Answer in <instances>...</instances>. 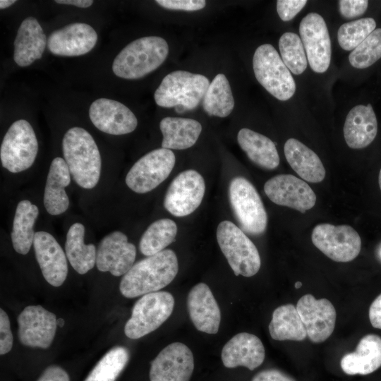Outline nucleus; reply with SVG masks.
I'll use <instances>...</instances> for the list:
<instances>
[{
  "label": "nucleus",
  "mask_w": 381,
  "mask_h": 381,
  "mask_svg": "<svg viewBox=\"0 0 381 381\" xmlns=\"http://www.w3.org/2000/svg\"><path fill=\"white\" fill-rule=\"evenodd\" d=\"M178 270L175 253L163 250L134 264L123 276L120 291L128 298L158 291L173 281Z\"/></svg>",
  "instance_id": "nucleus-1"
},
{
  "label": "nucleus",
  "mask_w": 381,
  "mask_h": 381,
  "mask_svg": "<svg viewBox=\"0 0 381 381\" xmlns=\"http://www.w3.org/2000/svg\"><path fill=\"white\" fill-rule=\"evenodd\" d=\"M63 154L76 183L86 189L93 188L100 177L102 160L97 145L86 130L73 127L65 133Z\"/></svg>",
  "instance_id": "nucleus-2"
},
{
  "label": "nucleus",
  "mask_w": 381,
  "mask_h": 381,
  "mask_svg": "<svg viewBox=\"0 0 381 381\" xmlns=\"http://www.w3.org/2000/svg\"><path fill=\"white\" fill-rule=\"evenodd\" d=\"M169 46L157 36L143 37L126 46L112 64L114 73L125 79H138L156 70L165 61Z\"/></svg>",
  "instance_id": "nucleus-3"
},
{
  "label": "nucleus",
  "mask_w": 381,
  "mask_h": 381,
  "mask_svg": "<svg viewBox=\"0 0 381 381\" xmlns=\"http://www.w3.org/2000/svg\"><path fill=\"white\" fill-rule=\"evenodd\" d=\"M210 83L203 75L175 71L163 78L155 92V101L162 107H174L178 113L192 110L203 99Z\"/></svg>",
  "instance_id": "nucleus-4"
},
{
  "label": "nucleus",
  "mask_w": 381,
  "mask_h": 381,
  "mask_svg": "<svg viewBox=\"0 0 381 381\" xmlns=\"http://www.w3.org/2000/svg\"><path fill=\"white\" fill-rule=\"evenodd\" d=\"M220 249L236 276L249 277L260 270L258 250L250 239L233 222H221L217 229Z\"/></svg>",
  "instance_id": "nucleus-5"
},
{
  "label": "nucleus",
  "mask_w": 381,
  "mask_h": 381,
  "mask_svg": "<svg viewBox=\"0 0 381 381\" xmlns=\"http://www.w3.org/2000/svg\"><path fill=\"white\" fill-rule=\"evenodd\" d=\"M253 68L260 84L279 100H288L294 95V80L272 45L264 44L256 49Z\"/></svg>",
  "instance_id": "nucleus-6"
},
{
  "label": "nucleus",
  "mask_w": 381,
  "mask_h": 381,
  "mask_svg": "<svg viewBox=\"0 0 381 381\" xmlns=\"http://www.w3.org/2000/svg\"><path fill=\"white\" fill-rule=\"evenodd\" d=\"M174 306L173 296L167 291L143 295L132 310L124 327L126 336L136 339L155 331L171 315Z\"/></svg>",
  "instance_id": "nucleus-7"
},
{
  "label": "nucleus",
  "mask_w": 381,
  "mask_h": 381,
  "mask_svg": "<svg viewBox=\"0 0 381 381\" xmlns=\"http://www.w3.org/2000/svg\"><path fill=\"white\" fill-rule=\"evenodd\" d=\"M37 151V140L32 126L24 119L16 121L1 145V164L11 173L25 171L34 163Z\"/></svg>",
  "instance_id": "nucleus-8"
},
{
  "label": "nucleus",
  "mask_w": 381,
  "mask_h": 381,
  "mask_svg": "<svg viewBox=\"0 0 381 381\" xmlns=\"http://www.w3.org/2000/svg\"><path fill=\"white\" fill-rule=\"evenodd\" d=\"M229 193L231 207L242 229L251 234L263 233L267 216L253 185L246 179L237 176L231 180Z\"/></svg>",
  "instance_id": "nucleus-9"
},
{
  "label": "nucleus",
  "mask_w": 381,
  "mask_h": 381,
  "mask_svg": "<svg viewBox=\"0 0 381 381\" xmlns=\"http://www.w3.org/2000/svg\"><path fill=\"white\" fill-rule=\"evenodd\" d=\"M175 160L171 150L161 147L152 150L131 168L126 177V185L138 193L152 190L169 176Z\"/></svg>",
  "instance_id": "nucleus-10"
},
{
  "label": "nucleus",
  "mask_w": 381,
  "mask_h": 381,
  "mask_svg": "<svg viewBox=\"0 0 381 381\" xmlns=\"http://www.w3.org/2000/svg\"><path fill=\"white\" fill-rule=\"evenodd\" d=\"M311 239L322 253L339 262L353 260L361 248L359 234L349 225L318 224L313 230Z\"/></svg>",
  "instance_id": "nucleus-11"
},
{
  "label": "nucleus",
  "mask_w": 381,
  "mask_h": 381,
  "mask_svg": "<svg viewBox=\"0 0 381 381\" xmlns=\"http://www.w3.org/2000/svg\"><path fill=\"white\" fill-rule=\"evenodd\" d=\"M205 191L203 177L195 170H186L171 181L164 197V206L175 217L187 216L199 207Z\"/></svg>",
  "instance_id": "nucleus-12"
},
{
  "label": "nucleus",
  "mask_w": 381,
  "mask_h": 381,
  "mask_svg": "<svg viewBox=\"0 0 381 381\" xmlns=\"http://www.w3.org/2000/svg\"><path fill=\"white\" fill-rule=\"evenodd\" d=\"M299 32L311 69L325 72L330 64L332 47L325 20L318 13H310L301 20Z\"/></svg>",
  "instance_id": "nucleus-13"
},
{
  "label": "nucleus",
  "mask_w": 381,
  "mask_h": 381,
  "mask_svg": "<svg viewBox=\"0 0 381 381\" xmlns=\"http://www.w3.org/2000/svg\"><path fill=\"white\" fill-rule=\"evenodd\" d=\"M264 190L274 203L302 213L315 204L316 195L304 181L291 174H279L266 181Z\"/></svg>",
  "instance_id": "nucleus-14"
},
{
  "label": "nucleus",
  "mask_w": 381,
  "mask_h": 381,
  "mask_svg": "<svg viewBox=\"0 0 381 381\" xmlns=\"http://www.w3.org/2000/svg\"><path fill=\"white\" fill-rule=\"evenodd\" d=\"M194 358L184 344L174 342L164 348L151 362L150 381H189Z\"/></svg>",
  "instance_id": "nucleus-15"
},
{
  "label": "nucleus",
  "mask_w": 381,
  "mask_h": 381,
  "mask_svg": "<svg viewBox=\"0 0 381 381\" xmlns=\"http://www.w3.org/2000/svg\"><path fill=\"white\" fill-rule=\"evenodd\" d=\"M296 309L312 342H323L332 334L337 313L329 300L306 294L298 300Z\"/></svg>",
  "instance_id": "nucleus-16"
},
{
  "label": "nucleus",
  "mask_w": 381,
  "mask_h": 381,
  "mask_svg": "<svg viewBox=\"0 0 381 381\" xmlns=\"http://www.w3.org/2000/svg\"><path fill=\"white\" fill-rule=\"evenodd\" d=\"M56 315L41 306H28L18 317V338L27 346L47 349L57 327Z\"/></svg>",
  "instance_id": "nucleus-17"
},
{
  "label": "nucleus",
  "mask_w": 381,
  "mask_h": 381,
  "mask_svg": "<svg viewBox=\"0 0 381 381\" xmlns=\"http://www.w3.org/2000/svg\"><path fill=\"white\" fill-rule=\"evenodd\" d=\"M135 246L128 241L125 234L113 231L100 241L96 256V265L101 272H109L112 275H124L134 265Z\"/></svg>",
  "instance_id": "nucleus-18"
},
{
  "label": "nucleus",
  "mask_w": 381,
  "mask_h": 381,
  "mask_svg": "<svg viewBox=\"0 0 381 381\" xmlns=\"http://www.w3.org/2000/svg\"><path fill=\"white\" fill-rule=\"evenodd\" d=\"M89 116L99 131L111 135L133 132L138 125L134 114L123 104L111 99L99 98L89 109Z\"/></svg>",
  "instance_id": "nucleus-19"
},
{
  "label": "nucleus",
  "mask_w": 381,
  "mask_h": 381,
  "mask_svg": "<svg viewBox=\"0 0 381 381\" xmlns=\"http://www.w3.org/2000/svg\"><path fill=\"white\" fill-rule=\"evenodd\" d=\"M97 41V34L90 25L75 23L52 32L47 47L54 55L78 56L90 52Z\"/></svg>",
  "instance_id": "nucleus-20"
},
{
  "label": "nucleus",
  "mask_w": 381,
  "mask_h": 381,
  "mask_svg": "<svg viewBox=\"0 0 381 381\" xmlns=\"http://www.w3.org/2000/svg\"><path fill=\"white\" fill-rule=\"evenodd\" d=\"M33 246L36 260L45 280L56 287L62 285L68 274V264L59 243L49 233L37 231Z\"/></svg>",
  "instance_id": "nucleus-21"
},
{
  "label": "nucleus",
  "mask_w": 381,
  "mask_h": 381,
  "mask_svg": "<svg viewBox=\"0 0 381 381\" xmlns=\"http://www.w3.org/2000/svg\"><path fill=\"white\" fill-rule=\"evenodd\" d=\"M190 318L195 328L207 334H216L219 327L221 313L210 287L199 283L190 291L187 298Z\"/></svg>",
  "instance_id": "nucleus-22"
},
{
  "label": "nucleus",
  "mask_w": 381,
  "mask_h": 381,
  "mask_svg": "<svg viewBox=\"0 0 381 381\" xmlns=\"http://www.w3.org/2000/svg\"><path fill=\"white\" fill-rule=\"evenodd\" d=\"M265 348L255 335L241 332L234 336L223 347L222 361L228 368L243 366L253 370L264 361Z\"/></svg>",
  "instance_id": "nucleus-23"
},
{
  "label": "nucleus",
  "mask_w": 381,
  "mask_h": 381,
  "mask_svg": "<svg viewBox=\"0 0 381 381\" xmlns=\"http://www.w3.org/2000/svg\"><path fill=\"white\" fill-rule=\"evenodd\" d=\"M47 40L36 18L28 17L21 23L14 40L13 59L21 67L42 57Z\"/></svg>",
  "instance_id": "nucleus-24"
},
{
  "label": "nucleus",
  "mask_w": 381,
  "mask_h": 381,
  "mask_svg": "<svg viewBox=\"0 0 381 381\" xmlns=\"http://www.w3.org/2000/svg\"><path fill=\"white\" fill-rule=\"evenodd\" d=\"M377 133V118L370 104H359L350 110L344 126V139L349 147L361 149L368 146Z\"/></svg>",
  "instance_id": "nucleus-25"
},
{
  "label": "nucleus",
  "mask_w": 381,
  "mask_h": 381,
  "mask_svg": "<svg viewBox=\"0 0 381 381\" xmlns=\"http://www.w3.org/2000/svg\"><path fill=\"white\" fill-rule=\"evenodd\" d=\"M347 375H368L381 366V337L370 334L358 342L356 351L345 354L340 362Z\"/></svg>",
  "instance_id": "nucleus-26"
},
{
  "label": "nucleus",
  "mask_w": 381,
  "mask_h": 381,
  "mask_svg": "<svg viewBox=\"0 0 381 381\" xmlns=\"http://www.w3.org/2000/svg\"><path fill=\"white\" fill-rule=\"evenodd\" d=\"M66 161L61 157L54 158L49 167L43 202L47 212L59 215L66 211L69 199L65 188L70 184L71 176Z\"/></svg>",
  "instance_id": "nucleus-27"
},
{
  "label": "nucleus",
  "mask_w": 381,
  "mask_h": 381,
  "mask_svg": "<svg viewBox=\"0 0 381 381\" xmlns=\"http://www.w3.org/2000/svg\"><path fill=\"white\" fill-rule=\"evenodd\" d=\"M284 150L288 163L301 178L310 183L323 181L325 167L312 150L295 138L287 140Z\"/></svg>",
  "instance_id": "nucleus-28"
},
{
  "label": "nucleus",
  "mask_w": 381,
  "mask_h": 381,
  "mask_svg": "<svg viewBox=\"0 0 381 381\" xmlns=\"http://www.w3.org/2000/svg\"><path fill=\"white\" fill-rule=\"evenodd\" d=\"M159 128L163 135L162 147L169 150L192 147L202 131L198 121L181 117H165L161 120Z\"/></svg>",
  "instance_id": "nucleus-29"
},
{
  "label": "nucleus",
  "mask_w": 381,
  "mask_h": 381,
  "mask_svg": "<svg viewBox=\"0 0 381 381\" xmlns=\"http://www.w3.org/2000/svg\"><path fill=\"white\" fill-rule=\"evenodd\" d=\"M237 140L248 158L258 166L267 169H274L279 166L278 152L269 138L243 128L238 131Z\"/></svg>",
  "instance_id": "nucleus-30"
},
{
  "label": "nucleus",
  "mask_w": 381,
  "mask_h": 381,
  "mask_svg": "<svg viewBox=\"0 0 381 381\" xmlns=\"http://www.w3.org/2000/svg\"><path fill=\"white\" fill-rule=\"evenodd\" d=\"M85 227L80 223H74L69 228L65 243L66 258L73 268L84 274L96 264L97 251L95 245L85 244Z\"/></svg>",
  "instance_id": "nucleus-31"
},
{
  "label": "nucleus",
  "mask_w": 381,
  "mask_h": 381,
  "mask_svg": "<svg viewBox=\"0 0 381 381\" xmlns=\"http://www.w3.org/2000/svg\"><path fill=\"white\" fill-rule=\"evenodd\" d=\"M38 214V207L29 200H21L17 205L11 241L14 250L21 255L27 254L33 243L35 234L33 226Z\"/></svg>",
  "instance_id": "nucleus-32"
},
{
  "label": "nucleus",
  "mask_w": 381,
  "mask_h": 381,
  "mask_svg": "<svg viewBox=\"0 0 381 381\" xmlns=\"http://www.w3.org/2000/svg\"><path fill=\"white\" fill-rule=\"evenodd\" d=\"M271 337L277 341H303L307 332L296 307L285 304L277 308L269 325Z\"/></svg>",
  "instance_id": "nucleus-33"
},
{
  "label": "nucleus",
  "mask_w": 381,
  "mask_h": 381,
  "mask_svg": "<svg viewBox=\"0 0 381 381\" xmlns=\"http://www.w3.org/2000/svg\"><path fill=\"white\" fill-rule=\"evenodd\" d=\"M202 107L210 116L224 118L231 113L234 99L229 83L224 74H217L210 83L202 99Z\"/></svg>",
  "instance_id": "nucleus-34"
},
{
  "label": "nucleus",
  "mask_w": 381,
  "mask_h": 381,
  "mask_svg": "<svg viewBox=\"0 0 381 381\" xmlns=\"http://www.w3.org/2000/svg\"><path fill=\"white\" fill-rule=\"evenodd\" d=\"M177 226L170 219H160L152 223L143 234L139 248L140 252L150 256L162 251L174 241Z\"/></svg>",
  "instance_id": "nucleus-35"
},
{
  "label": "nucleus",
  "mask_w": 381,
  "mask_h": 381,
  "mask_svg": "<svg viewBox=\"0 0 381 381\" xmlns=\"http://www.w3.org/2000/svg\"><path fill=\"white\" fill-rule=\"evenodd\" d=\"M128 359L126 348L115 346L97 362L84 381H116Z\"/></svg>",
  "instance_id": "nucleus-36"
},
{
  "label": "nucleus",
  "mask_w": 381,
  "mask_h": 381,
  "mask_svg": "<svg viewBox=\"0 0 381 381\" xmlns=\"http://www.w3.org/2000/svg\"><path fill=\"white\" fill-rule=\"evenodd\" d=\"M282 59L286 66L295 75H300L307 68V57L301 38L291 32L284 33L279 41Z\"/></svg>",
  "instance_id": "nucleus-37"
},
{
  "label": "nucleus",
  "mask_w": 381,
  "mask_h": 381,
  "mask_svg": "<svg viewBox=\"0 0 381 381\" xmlns=\"http://www.w3.org/2000/svg\"><path fill=\"white\" fill-rule=\"evenodd\" d=\"M376 23L373 18H365L342 24L337 32L340 47L346 51H353L373 30Z\"/></svg>",
  "instance_id": "nucleus-38"
},
{
  "label": "nucleus",
  "mask_w": 381,
  "mask_h": 381,
  "mask_svg": "<svg viewBox=\"0 0 381 381\" xmlns=\"http://www.w3.org/2000/svg\"><path fill=\"white\" fill-rule=\"evenodd\" d=\"M381 58V28L373 30L349 56L351 65L365 68Z\"/></svg>",
  "instance_id": "nucleus-39"
},
{
  "label": "nucleus",
  "mask_w": 381,
  "mask_h": 381,
  "mask_svg": "<svg viewBox=\"0 0 381 381\" xmlns=\"http://www.w3.org/2000/svg\"><path fill=\"white\" fill-rule=\"evenodd\" d=\"M306 0H278L277 11L283 21L293 19L306 4Z\"/></svg>",
  "instance_id": "nucleus-40"
},
{
  "label": "nucleus",
  "mask_w": 381,
  "mask_h": 381,
  "mask_svg": "<svg viewBox=\"0 0 381 381\" xmlns=\"http://www.w3.org/2000/svg\"><path fill=\"white\" fill-rule=\"evenodd\" d=\"M13 346V335L8 315L0 310V354L8 353Z\"/></svg>",
  "instance_id": "nucleus-41"
},
{
  "label": "nucleus",
  "mask_w": 381,
  "mask_h": 381,
  "mask_svg": "<svg viewBox=\"0 0 381 381\" xmlns=\"http://www.w3.org/2000/svg\"><path fill=\"white\" fill-rule=\"evenodd\" d=\"M368 4V1L365 0H340L339 12L346 18H354L365 12Z\"/></svg>",
  "instance_id": "nucleus-42"
},
{
  "label": "nucleus",
  "mask_w": 381,
  "mask_h": 381,
  "mask_svg": "<svg viewBox=\"0 0 381 381\" xmlns=\"http://www.w3.org/2000/svg\"><path fill=\"white\" fill-rule=\"evenodd\" d=\"M156 3L167 9L186 11H198L206 5L205 0H157Z\"/></svg>",
  "instance_id": "nucleus-43"
},
{
  "label": "nucleus",
  "mask_w": 381,
  "mask_h": 381,
  "mask_svg": "<svg viewBox=\"0 0 381 381\" xmlns=\"http://www.w3.org/2000/svg\"><path fill=\"white\" fill-rule=\"evenodd\" d=\"M251 381H295V380L279 370L271 368L259 372L253 376Z\"/></svg>",
  "instance_id": "nucleus-44"
},
{
  "label": "nucleus",
  "mask_w": 381,
  "mask_h": 381,
  "mask_svg": "<svg viewBox=\"0 0 381 381\" xmlns=\"http://www.w3.org/2000/svg\"><path fill=\"white\" fill-rule=\"evenodd\" d=\"M37 381H70V378L62 368L51 365L44 370Z\"/></svg>",
  "instance_id": "nucleus-45"
},
{
  "label": "nucleus",
  "mask_w": 381,
  "mask_h": 381,
  "mask_svg": "<svg viewBox=\"0 0 381 381\" xmlns=\"http://www.w3.org/2000/svg\"><path fill=\"white\" fill-rule=\"evenodd\" d=\"M369 319L373 327L381 329V294L374 300L370 306Z\"/></svg>",
  "instance_id": "nucleus-46"
},
{
  "label": "nucleus",
  "mask_w": 381,
  "mask_h": 381,
  "mask_svg": "<svg viewBox=\"0 0 381 381\" xmlns=\"http://www.w3.org/2000/svg\"><path fill=\"white\" fill-rule=\"evenodd\" d=\"M55 2L62 4L73 5L80 8H87L93 3L92 0H56Z\"/></svg>",
  "instance_id": "nucleus-47"
},
{
  "label": "nucleus",
  "mask_w": 381,
  "mask_h": 381,
  "mask_svg": "<svg viewBox=\"0 0 381 381\" xmlns=\"http://www.w3.org/2000/svg\"><path fill=\"white\" fill-rule=\"evenodd\" d=\"M16 2V1H15V0H1L0 1V8L1 9L6 8L11 6L12 4H13Z\"/></svg>",
  "instance_id": "nucleus-48"
},
{
  "label": "nucleus",
  "mask_w": 381,
  "mask_h": 381,
  "mask_svg": "<svg viewBox=\"0 0 381 381\" xmlns=\"http://www.w3.org/2000/svg\"><path fill=\"white\" fill-rule=\"evenodd\" d=\"M56 323H57V326H59L60 327H62L64 325L65 322H64V319L59 318V319L57 320Z\"/></svg>",
  "instance_id": "nucleus-49"
},
{
  "label": "nucleus",
  "mask_w": 381,
  "mask_h": 381,
  "mask_svg": "<svg viewBox=\"0 0 381 381\" xmlns=\"http://www.w3.org/2000/svg\"><path fill=\"white\" fill-rule=\"evenodd\" d=\"M302 286V283L301 282H296L295 283V288L298 289Z\"/></svg>",
  "instance_id": "nucleus-50"
},
{
  "label": "nucleus",
  "mask_w": 381,
  "mask_h": 381,
  "mask_svg": "<svg viewBox=\"0 0 381 381\" xmlns=\"http://www.w3.org/2000/svg\"><path fill=\"white\" fill-rule=\"evenodd\" d=\"M378 181H379L380 188L381 190V169H380V173H379Z\"/></svg>",
  "instance_id": "nucleus-51"
},
{
  "label": "nucleus",
  "mask_w": 381,
  "mask_h": 381,
  "mask_svg": "<svg viewBox=\"0 0 381 381\" xmlns=\"http://www.w3.org/2000/svg\"><path fill=\"white\" fill-rule=\"evenodd\" d=\"M379 255H380V256L381 257V247H380V250H379Z\"/></svg>",
  "instance_id": "nucleus-52"
}]
</instances>
